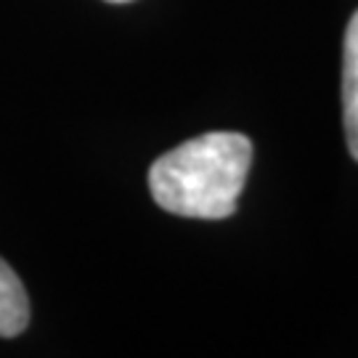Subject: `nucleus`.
Segmentation results:
<instances>
[{
  "mask_svg": "<svg viewBox=\"0 0 358 358\" xmlns=\"http://www.w3.org/2000/svg\"><path fill=\"white\" fill-rule=\"evenodd\" d=\"M250 167L252 141L244 133H202L154 159L149 192L173 215L223 220L236 213Z\"/></svg>",
  "mask_w": 358,
  "mask_h": 358,
  "instance_id": "obj_1",
  "label": "nucleus"
},
{
  "mask_svg": "<svg viewBox=\"0 0 358 358\" xmlns=\"http://www.w3.org/2000/svg\"><path fill=\"white\" fill-rule=\"evenodd\" d=\"M29 324V297L13 268L0 257V337H16Z\"/></svg>",
  "mask_w": 358,
  "mask_h": 358,
  "instance_id": "obj_3",
  "label": "nucleus"
},
{
  "mask_svg": "<svg viewBox=\"0 0 358 358\" xmlns=\"http://www.w3.org/2000/svg\"><path fill=\"white\" fill-rule=\"evenodd\" d=\"M106 3H133V0H106Z\"/></svg>",
  "mask_w": 358,
  "mask_h": 358,
  "instance_id": "obj_4",
  "label": "nucleus"
},
{
  "mask_svg": "<svg viewBox=\"0 0 358 358\" xmlns=\"http://www.w3.org/2000/svg\"><path fill=\"white\" fill-rule=\"evenodd\" d=\"M343 125L350 157L358 162V11L350 16L343 40Z\"/></svg>",
  "mask_w": 358,
  "mask_h": 358,
  "instance_id": "obj_2",
  "label": "nucleus"
}]
</instances>
